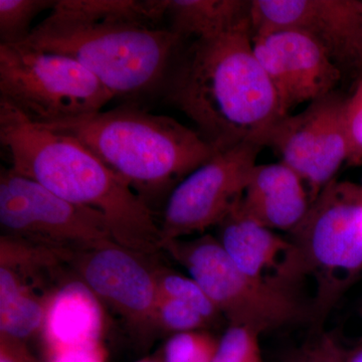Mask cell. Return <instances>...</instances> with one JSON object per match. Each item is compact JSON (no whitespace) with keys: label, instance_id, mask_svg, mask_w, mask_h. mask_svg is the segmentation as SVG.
Masks as SVG:
<instances>
[{"label":"cell","instance_id":"obj_1","mask_svg":"<svg viewBox=\"0 0 362 362\" xmlns=\"http://www.w3.org/2000/svg\"><path fill=\"white\" fill-rule=\"evenodd\" d=\"M168 0H56L21 45L78 61L114 98L163 90L182 37L160 28Z\"/></svg>","mask_w":362,"mask_h":362},{"label":"cell","instance_id":"obj_2","mask_svg":"<svg viewBox=\"0 0 362 362\" xmlns=\"http://www.w3.org/2000/svg\"><path fill=\"white\" fill-rule=\"evenodd\" d=\"M162 90L216 152L243 143L265 147L272 128L285 117L255 54L251 18L194 39L178 52Z\"/></svg>","mask_w":362,"mask_h":362},{"label":"cell","instance_id":"obj_3","mask_svg":"<svg viewBox=\"0 0 362 362\" xmlns=\"http://www.w3.org/2000/svg\"><path fill=\"white\" fill-rule=\"evenodd\" d=\"M0 144L14 173L101 214L117 244L150 257L161 252L156 214L77 140L32 122L0 99Z\"/></svg>","mask_w":362,"mask_h":362},{"label":"cell","instance_id":"obj_4","mask_svg":"<svg viewBox=\"0 0 362 362\" xmlns=\"http://www.w3.org/2000/svg\"><path fill=\"white\" fill-rule=\"evenodd\" d=\"M42 126L80 142L156 214L181 181L216 153L197 131L135 104Z\"/></svg>","mask_w":362,"mask_h":362},{"label":"cell","instance_id":"obj_5","mask_svg":"<svg viewBox=\"0 0 362 362\" xmlns=\"http://www.w3.org/2000/svg\"><path fill=\"white\" fill-rule=\"evenodd\" d=\"M0 99L32 122L52 125L103 111L114 97L70 57L0 45Z\"/></svg>","mask_w":362,"mask_h":362},{"label":"cell","instance_id":"obj_6","mask_svg":"<svg viewBox=\"0 0 362 362\" xmlns=\"http://www.w3.org/2000/svg\"><path fill=\"white\" fill-rule=\"evenodd\" d=\"M290 233L295 279L314 276L318 304L327 307L362 268V188L331 181Z\"/></svg>","mask_w":362,"mask_h":362},{"label":"cell","instance_id":"obj_7","mask_svg":"<svg viewBox=\"0 0 362 362\" xmlns=\"http://www.w3.org/2000/svg\"><path fill=\"white\" fill-rule=\"evenodd\" d=\"M166 252L194 279L230 326L263 332L294 322L305 311L293 295L240 270L211 235L161 242Z\"/></svg>","mask_w":362,"mask_h":362},{"label":"cell","instance_id":"obj_8","mask_svg":"<svg viewBox=\"0 0 362 362\" xmlns=\"http://www.w3.org/2000/svg\"><path fill=\"white\" fill-rule=\"evenodd\" d=\"M2 235L66 255L115 242L106 218L96 211L61 199L30 178L2 166Z\"/></svg>","mask_w":362,"mask_h":362},{"label":"cell","instance_id":"obj_9","mask_svg":"<svg viewBox=\"0 0 362 362\" xmlns=\"http://www.w3.org/2000/svg\"><path fill=\"white\" fill-rule=\"evenodd\" d=\"M263 147L243 143L216 152L173 190L159 221L162 240L218 226L244 195Z\"/></svg>","mask_w":362,"mask_h":362},{"label":"cell","instance_id":"obj_10","mask_svg":"<svg viewBox=\"0 0 362 362\" xmlns=\"http://www.w3.org/2000/svg\"><path fill=\"white\" fill-rule=\"evenodd\" d=\"M156 257L117 244L77 252L70 259L76 279L141 335L156 331L159 291Z\"/></svg>","mask_w":362,"mask_h":362},{"label":"cell","instance_id":"obj_11","mask_svg":"<svg viewBox=\"0 0 362 362\" xmlns=\"http://www.w3.org/2000/svg\"><path fill=\"white\" fill-rule=\"evenodd\" d=\"M343 106L344 99L331 93L301 113L281 118L267 137L265 146L275 149L310 188L311 202L349 159Z\"/></svg>","mask_w":362,"mask_h":362},{"label":"cell","instance_id":"obj_12","mask_svg":"<svg viewBox=\"0 0 362 362\" xmlns=\"http://www.w3.org/2000/svg\"><path fill=\"white\" fill-rule=\"evenodd\" d=\"M252 35L293 30L317 40L337 66L362 69L361 0H252Z\"/></svg>","mask_w":362,"mask_h":362},{"label":"cell","instance_id":"obj_13","mask_svg":"<svg viewBox=\"0 0 362 362\" xmlns=\"http://www.w3.org/2000/svg\"><path fill=\"white\" fill-rule=\"evenodd\" d=\"M252 47L284 116L298 105L331 94L340 80L339 66L307 33L293 30L257 33Z\"/></svg>","mask_w":362,"mask_h":362},{"label":"cell","instance_id":"obj_14","mask_svg":"<svg viewBox=\"0 0 362 362\" xmlns=\"http://www.w3.org/2000/svg\"><path fill=\"white\" fill-rule=\"evenodd\" d=\"M218 226V240L240 271L288 291V285L292 283L291 240L247 218L239 204Z\"/></svg>","mask_w":362,"mask_h":362},{"label":"cell","instance_id":"obj_15","mask_svg":"<svg viewBox=\"0 0 362 362\" xmlns=\"http://www.w3.org/2000/svg\"><path fill=\"white\" fill-rule=\"evenodd\" d=\"M310 204L302 178L278 162L257 164L239 209L247 218L272 230L291 232L303 221Z\"/></svg>","mask_w":362,"mask_h":362},{"label":"cell","instance_id":"obj_16","mask_svg":"<svg viewBox=\"0 0 362 362\" xmlns=\"http://www.w3.org/2000/svg\"><path fill=\"white\" fill-rule=\"evenodd\" d=\"M100 301L78 280L66 283L51 300L42 328L49 354L97 346L102 331Z\"/></svg>","mask_w":362,"mask_h":362},{"label":"cell","instance_id":"obj_17","mask_svg":"<svg viewBox=\"0 0 362 362\" xmlns=\"http://www.w3.org/2000/svg\"><path fill=\"white\" fill-rule=\"evenodd\" d=\"M251 1L245 0H168L169 30L183 40L201 39L250 20Z\"/></svg>","mask_w":362,"mask_h":362},{"label":"cell","instance_id":"obj_18","mask_svg":"<svg viewBox=\"0 0 362 362\" xmlns=\"http://www.w3.org/2000/svg\"><path fill=\"white\" fill-rule=\"evenodd\" d=\"M56 0H0V45H21L30 39L35 18Z\"/></svg>","mask_w":362,"mask_h":362},{"label":"cell","instance_id":"obj_19","mask_svg":"<svg viewBox=\"0 0 362 362\" xmlns=\"http://www.w3.org/2000/svg\"><path fill=\"white\" fill-rule=\"evenodd\" d=\"M157 283L160 296L173 298L185 302L199 312L209 323L216 322L223 316L201 286L189 276L187 277L181 275L158 264Z\"/></svg>","mask_w":362,"mask_h":362},{"label":"cell","instance_id":"obj_20","mask_svg":"<svg viewBox=\"0 0 362 362\" xmlns=\"http://www.w3.org/2000/svg\"><path fill=\"white\" fill-rule=\"evenodd\" d=\"M220 340L204 330L173 335L163 349V362H211Z\"/></svg>","mask_w":362,"mask_h":362},{"label":"cell","instance_id":"obj_21","mask_svg":"<svg viewBox=\"0 0 362 362\" xmlns=\"http://www.w3.org/2000/svg\"><path fill=\"white\" fill-rule=\"evenodd\" d=\"M211 323L189 305L173 298L159 295L156 313V331L178 334L204 330Z\"/></svg>","mask_w":362,"mask_h":362},{"label":"cell","instance_id":"obj_22","mask_svg":"<svg viewBox=\"0 0 362 362\" xmlns=\"http://www.w3.org/2000/svg\"><path fill=\"white\" fill-rule=\"evenodd\" d=\"M257 331L230 326L220 340L211 362H257L262 359Z\"/></svg>","mask_w":362,"mask_h":362},{"label":"cell","instance_id":"obj_23","mask_svg":"<svg viewBox=\"0 0 362 362\" xmlns=\"http://www.w3.org/2000/svg\"><path fill=\"white\" fill-rule=\"evenodd\" d=\"M343 118L349 147L347 162L357 165L362 162V78L352 96L344 100Z\"/></svg>","mask_w":362,"mask_h":362},{"label":"cell","instance_id":"obj_24","mask_svg":"<svg viewBox=\"0 0 362 362\" xmlns=\"http://www.w3.org/2000/svg\"><path fill=\"white\" fill-rule=\"evenodd\" d=\"M345 354L329 335H319L295 350L285 362H345Z\"/></svg>","mask_w":362,"mask_h":362},{"label":"cell","instance_id":"obj_25","mask_svg":"<svg viewBox=\"0 0 362 362\" xmlns=\"http://www.w3.org/2000/svg\"><path fill=\"white\" fill-rule=\"evenodd\" d=\"M0 362H39L26 342L0 335Z\"/></svg>","mask_w":362,"mask_h":362},{"label":"cell","instance_id":"obj_26","mask_svg":"<svg viewBox=\"0 0 362 362\" xmlns=\"http://www.w3.org/2000/svg\"><path fill=\"white\" fill-rule=\"evenodd\" d=\"M49 356L51 362H103L100 345L61 350Z\"/></svg>","mask_w":362,"mask_h":362},{"label":"cell","instance_id":"obj_27","mask_svg":"<svg viewBox=\"0 0 362 362\" xmlns=\"http://www.w3.org/2000/svg\"><path fill=\"white\" fill-rule=\"evenodd\" d=\"M345 362H362V349L357 350L349 357H345Z\"/></svg>","mask_w":362,"mask_h":362},{"label":"cell","instance_id":"obj_28","mask_svg":"<svg viewBox=\"0 0 362 362\" xmlns=\"http://www.w3.org/2000/svg\"><path fill=\"white\" fill-rule=\"evenodd\" d=\"M137 362H163L162 361H156V359H143V361H137Z\"/></svg>","mask_w":362,"mask_h":362},{"label":"cell","instance_id":"obj_29","mask_svg":"<svg viewBox=\"0 0 362 362\" xmlns=\"http://www.w3.org/2000/svg\"><path fill=\"white\" fill-rule=\"evenodd\" d=\"M257 362H263V358L259 359V361H257Z\"/></svg>","mask_w":362,"mask_h":362}]
</instances>
